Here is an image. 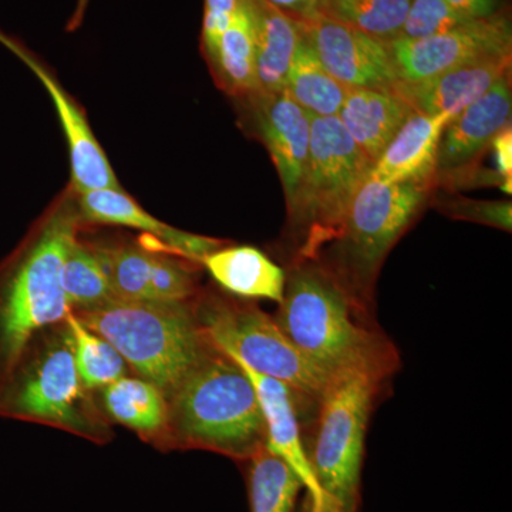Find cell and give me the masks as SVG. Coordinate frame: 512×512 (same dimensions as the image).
I'll return each mask as SVG.
<instances>
[{
    "instance_id": "cell-28",
    "label": "cell",
    "mask_w": 512,
    "mask_h": 512,
    "mask_svg": "<svg viewBox=\"0 0 512 512\" xmlns=\"http://www.w3.org/2000/svg\"><path fill=\"white\" fill-rule=\"evenodd\" d=\"M247 464L251 512H296L303 485L284 460L264 446Z\"/></svg>"
},
{
    "instance_id": "cell-8",
    "label": "cell",
    "mask_w": 512,
    "mask_h": 512,
    "mask_svg": "<svg viewBox=\"0 0 512 512\" xmlns=\"http://www.w3.org/2000/svg\"><path fill=\"white\" fill-rule=\"evenodd\" d=\"M338 117H312L308 165L289 220L302 261H315L340 232L353 198L372 170Z\"/></svg>"
},
{
    "instance_id": "cell-35",
    "label": "cell",
    "mask_w": 512,
    "mask_h": 512,
    "mask_svg": "<svg viewBox=\"0 0 512 512\" xmlns=\"http://www.w3.org/2000/svg\"><path fill=\"white\" fill-rule=\"evenodd\" d=\"M269 2L274 3L292 18H299L312 9L315 0H269Z\"/></svg>"
},
{
    "instance_id": "cell-22",
    "label": "cell",
    "mask_w": 512,
    "mask_h": 512,
    "mask_svg": "<svg viewBox=\"0 0 512 512\" xmlns=\"http://www.w3.org/2000/svg\"><path fill=\"white\" fill-rule=\"evenodd\" d=\"M202 265L225 291L244 299L284 298L286 274L258 248L222 247L205 256Z\"/></svg>"
},
{
    "instance_id": "cell-10",
    "label": "cell",
    "mask_w": 512,
    "mask_h": 512,
    "mask_svg": "<svg viewBox=\"0 0 512 512\" xmlns=\"http://www.w3.org/2000/svg\"><path fill=\"white\" fill-rule=\"evenodd\" d=\"M399 82L416 83L491 57L511 56V23L504 15L470 20L441 35L386 43Z\"/></svg>"
},
{
    "instance_id": "cell-37",
    "label": "cell",
    "mask_w": 512,
    "mask_h": 512,
    "mask_svg": "<svg viewBox=\"0 0 512 512\" xmlns=\"http://www.w3.org/2000/svg\"><path fill=\"white\" fill-rule=\"evenodd\" d=\"M299 512H346L335 500L329 497V495H325V501H323L322 507L318 508V510H313L309 501L305 498V503H303V507Z\"/></svg>"
},
{
    "instance_id": "cell-12",
    "label": "cell",
    "mask_w": 512,
    "mask_h": 512,
    "mask_svg": "<svg viewBox=\"0 0 512 512\" xmlns=\"http://www.w3.org/2000/svg\"><path fill=\"white\" fill-rule=\"evenodd\" d=\"M0 43L32 70L52 97L53 106L62 123L64 137L69 147L74 194L104 190V188H121L109 158L89 126V121L72 97L63 89L62 84L57 82L56 77L47 70L45 64L40 62L20 40L0 30Z\"/></svg>"
},
{
    "instance_id": "cell-6",
    "label": "cell",
    "mask_w": 512,
    "mask_h": 512,
    "mask_svg": "<svg viewBox=\"0 0 512 512\" xmlns=\"http://www.w3.org/2000/svg\"><path fill=\"white\" fill-rule=\"evenodd\" d=\"M387 379L350 369L328 377L315 409L309 463L323 493L346 512L359 511L370 414Z\"/></svg>"
},
{
    "instance_id": "cell-23",
    "label": "cell",
    "mask_w": 512,
    "mask_h": 512,
    "mask_svg": "<svg viewBox=\"0 0 512 512\" xmlns=\"http://www.w3.org/2000/svg\"><path fill=\"white\" fill-rule=\"evenodd\" d=\"M205 59L224 92L245 99L258 93L254 35L245 0H241L237 15L222 33L214 52Z\"/></svg>"
},
{
    "instance_id": "cell-18",
    "label": "cell",
    "mask_w": 512,
    "mask_h": 512,
    "mask_svg": "<svg viewBox=\"0 0 512 512\" xmlns=\"http://www.w3.org/2000/svg\"><path fill=\"white\" fill-rule=\"evenodd\" d=\"M451 120L447 114L427 116L413 111L372 165L369 177L383 183L430 184L436 175L441 136Z\"/></svg>"
},
{
    "instance_id": "cell-14",
    "label": "cell",
    "mask_w": 512,
    "mask_h": 512,
    "mask_svg": "<svg viewBox=\"0 0 512 512\" xmlns=\"http://www.w3.org/2000/svg\"><path fill=\"white\" fill-rule=\"evenodd\" d=\"M74 195L80 218L86 224L138 229L157 241L158 251L163 249L164 254L177 256L192 264L202 265L205 256L227 244L221 239L191 234L157 220L121 188H104Z\"/></svg>"
},
{
    "instance_id": "cell-17",
    "label": "cell",
    "mask_w": 512,
    "mask_h": 512,
    "mask_svg": "<svg viewBox=\"0 0 512 512\" xmlns=\"http://www.w3.org/2000/svg\"><path fill=\"white\" fill-rule=\"evenodd\" d=\"M511 106L510 74H507L444 128L437 151L436 175L457 173L473 163L510 124Z\"/></svg>"
},
{
    "instance_id": "cell-9",
    "label": "cell",
    "mask_w": 512,
    "mask_h": 512,
    "mask_svg": "<svg viewBox=\"0 0 512 512\" xmlns=\"http://www.w3.org/2000/svg\"><path fill=\"white\" fill-rule=\"evenodd\" d=\"M195 315L205 336L235 362L288 386L299 414L315 410L326 377L306 362L289 342L275 319L254 303L200 292L194 299Z\"/></svg>"
},
{
    "instance_id": "cell-2",
    "label": "cell",
    "mask_w": 512,
    "mask_h": 512,
    "mask_svg": "<svg viewBox=\"0 0 512 512\" xmlns=\"http://www.w3.org/2000/svg\"><path fill=\"white\" fill-rule=\"evenodd\" d=\"M165 400V453L204 450L247 463L266 446L265 421L251 380L215 346Z\"/></svg>"
},
{
    "instance_id": "cell-24",
    "label": "cell",
    "mask_w": 512,
    "mask_h": 512,
    "mask_svg": "<svg viewBox=\"0 0 512 512\" xmlns=\"http://www.w3.org/2000/svg\"><path fill=\"white\" fill-rule=\"evenodd\" d=\"M350 90L322 66L315 50L299 32L298 45L286 77L285 92L309 116L335 117Z\"/></svg>"
},
{
    "instance_id": "cell-31",
    "label": "cell",
    "mask_w": 512,
    "mask_h": 512,
    "mask_svg": "<svg viewBox=\"0 0 512 512\" xmlns=\"http://www.w3.org/2000/svg\"><path fill=\"white\" fill-rule=\"evenodd\" d=\"M441 211L454 220L477 222L488 227L511 232L512 205L510 201H474L457 198L441 202Z\"/></svg>"
},
{
    "instance_id": "cell-36",
    "label": "cell",
    "mask_w": 512,
    "mask_h": 512,
    "mask_svg": "<svg viewBox=\"0 0 512 512\" xmlns=\"http://www.w3.org/2000/svg\"><path fill=\"white\" fill-rule=\"evenodd\" d=\"M89 2L90 0H77L73 15L70 16L69 23H67V32H74V30H77L82 26Z\"/></svg>"
},
{
    "instance_id": "cell-25",
    "label": "cell",
    "mask_w": 512,
    "mask_h": 512,
    "mask_svg": "<svg viewBox=\"0 0 512 512\" xmlns=\"http://www.w3.org/2000/svg\"><path fill=\"white\" fill-rule=\"evenodd\" d=\"M93 247L104 266L117 301L157 302V275L163 254L134 244Z\"/></svg>"
},
{
    "instance_id": "cell-32",
    "label": "cell",
    "mask_w": 512,
    "mask_h": 512,
    "mask_svg": "<svg viewBox=\"0 0 512 512\" xmlns=\"http://www.w3.org/2000/svg\"><path fill=\"white\" fill-rule=\"evenodd\" d=\"M241 0H204L201 50L205 57L211 55L218 40L237 15Z\"/></svg>"
},
{
    "instance_id": "cell-11",
    "label": "cell",
    "mask_w": 512,
    "mask_h": 512,
    "mask_svg": "<svg viewBox=\"0 0 512 512\" xmlns=\"http://www.w3.org/2000/svg\"><path fill=\"white\" fill-rule=\"evenodd\" d=\"M292 19L322 66L350 89L392 92L399 82L386 43L313 10Z\"/></svg>"
},
{
    "instance_id": "cell-19",
    "label": "cell",
    "mask_w": 512,
    "mask_h": 512,
    "mask_svg": "<svg viewBox=\"0 0 512 512\" xmlns=\"http://www.w3.org/2000/svg\"><path fill=\"white\" fill-rule=\"evenodd\" d=\"M254 35L258 93L285 92L299 30L295 20L269 0H245Z\"/></svg>"
},
{
    "instance_id": "cell-3",
    "label": "cell",
    "mask_w": 512,
    "mask_h": 512,
    "mask_svg": "<svg viewBox=\"0 0 512 512\" xmlns=\"http://www.w3.org/2000/svg\"><path fill=\"white\" fill-rule=\"evenodd\" d=\"M82 225L76 201H63L0 264V389L33 336L70 312L62 266Z\"/></svg>"
},
{
    "instance_id": "cell-20",
    "label": "cell",
    "mask_w": 512,
    "mask_h": 512,
    "mask_svg": "<svg viewBox=\"0 0 512 512\" xmlns=\"http://www.w3.org/2000/svg\"><path fill=\"white\" fill-rule=\"evenodd\" d=\"M413 111L393 92L352 89L336 117L360 150L375 164Z\"/></svg>"
},
{
    "instance_id": "cell-34",
    "label": "cell",
    "mask_w": 512,
    "mask_h": 512,
    "mask_svg": "<svg viewBox=\"0 0 512 512\" xmlns=\"http://www.w3.org/2000/svg\"><path fill=\"white\" fill-rule=\"evenodd\" d=\"M451 8L468 19H488L498 15L500 0H446Z\"/></svg>"
},
{
    "instance_id": "cell-13",
    "label": "cell",
    "mask_w": 512,
    "mask_h": 512,
    "mask_svg": "<svg viewBox=\"0 0 512 512\" xmlns=\"http://www.w3.org/2000/svg\"><path fill=\"white\" fill-rule=\"evenodd\" d=\"M248 100L256 133L274 160L291 211L308 165L312 117L286 92L256 93Z\"/></svg>"
},
{
    "instance_id": "cell-33",
    "label": "cell",
    "mask_w": 512,
    "mask_h": 512,
    "mask_svg": "<svg viewBox=\"0 0 512 512\" xmlns=\"http://www.w3.org/2000/svg\"><path fill=\"white\" fill-rule=\"evenodd\" d=\"M497 175L501 180V188L511 194L512 185V130L511 124L505 126L500 133L491 140Z\"/></svg>"
},
{
    "instance_id": "cell-26",
    "label": "cell",
    "mask_w": 512,
    "mask_h": 512,
    "mask_svg": "<svg viewBox=\"0 0 512 512\" xmlns=\"http://www.w3.org/2000/svg\"><path fill=\"white\" fill-rule=\"evenodd\" d=\"M62 285L70 311L82 312L117 301L92 244L73 239L62 266Z\"/></svg>"
},
{
    "instance_id": "cell-7",
    "label": "cell",
    "mask_w": 512,
    "mask_h": 512,
    "mask_svg": "<svg viewBox=\"0 0 512 512\" xmlns=\"http://www.w3.org/2000/svg\"><path fill=\"white\" fill-rule=\"evenodd\" d=\"M430 184L383 183L367 177L319 262L360 305L372 311L373 286L384 259L429 197Z\"/></svg>"
},
{
    "instance_id": "cell-15",
    "label": "cell",
    "mask_w": 512,
    "mask_h": 512,
    "mask_svg": "<svg viewBox=\"0 0 512 512\" xmlns=\"http://www.w3.org/2000/svg\"><path fill=\"white\" fill-rule=\"evenodd\" d=\"M235 363L241 366L254 386L265 421L266 447L291 467L308 493L306 500L309 501L313 510H318L322 507L326 494L323 493L309 463L308 453L302 440L295 397L288 386L279 380L261 375L242 363Z\"/></svg>"
},
{
    "instance_id": "cell-30",
    "label": "cell",
    "mask_w": 512,
    "mask_h": 512,
    "mask_svg": "<svg viewBox=\"0 0 512 512\" xmlns=\"http://www.w3.org/2000/svg\"><path fill=\"white\" fill-rule=\"evenodd\" d=\"M466 16L451 8L446 0H412L402 32L403 39H424L441 35L470 22Z\"/></svg>"
},
{
    "instance_id": "cell-29",
    "label": "cell",
    "mask_w": 512,
    "mask_h": 512,
    "mask_svg": "<svg viewBox=\"0 0 512 512\" xmlns=\"http://www.w3.org/2000/svg\"><path fill=\"white\" fill-rule=\"evenodd\" d=\"M72 335L74 362L80 379L96 392L126 376L127 363L117 349L80 322L72 311L64 319Z\"/></svg>"
},
{
    "instance_id": "cell-1",
    "label": "cell",
    "mask_w": 512,
    "mask_h": 512,
    "mask_svg": "<svg viewBox=\"0 0 512 512\" xmlns=\"http://www.w3.org/2000/svg\"><path fill=\"white\" fill-rule=\"evenodd\" d=\"M276 325L323 377L360 369L390 379L400 366L392 340L325 266L301 261L286 278Z\"/></svg>"
},
{
    "instance_id": "cell-5",
    "label": "cell",
    "mask_w": 512,
    "mask_h": 512,
    "mask_svg": "<svg viewBox=\"0 0 512 512\" xmlns=\"http://www.w3.org/2000/svg\"><path fill=\"white\" fill-rule=\"evenodd\" d=\"M73 313L83 325L109 340L131 370L157 386L164 396L214 348L195 315L194 299L114 301Z\"/></svg>"
},
{
    "instance_id": "cell-4",
    "label": "cell",
    "mask_w": 512,
    "mask_h": 512,
    "mask_svg": "<svg viewBox=\"0 0 512 512\" xmlns=\"http://www.w3.org/2000/svg\"><path fill=\"white\" fill-rule=\"evenodd\" d=\"M0 417L45 424L92 443L114 439L96 392L77 372L66 322L39 330L0 389Z\"/></svg>"
},
{
    "instance_id": "cell-27",
    "label": "cell",
    "mask_w": 512,
    "mask_h": 512,
    "mask_svg": "<svg viewBox=\"0 0 512 512\" xmlns=\"http://www.w3.org/2000/svg\"><path fill=\"white\" fill-rule=\"evenodd\" d=\"M410 3L412 0H315L311 10L387 43L400 36Z\"/></svg>"
},
{
    "instance_id": "cell-21",
    "label": "cell",
    "mask_w": 512,
    "mask_h": 512,
    "mask_svg": "<svg viewBox=\"0 0 512 512\" xmlns=\"http://www.w3.org/2000/svg\"><path fill=\"white\" fill-rule=\"evenodd\" d=\"M96 393L111 423L133 430L141 440L165 453L167 400L157 386L138 376H123Z\"/></svg>"
},
{
    "instance_id": "cell-16",
    "label": "cell",
    "mask_w": 512,
    "mask_h": 512,
    "mask_svg": "<svg viewBox=\"0 0 512 512\" xmlns=\"http://www.w3.org/2000/svg\"><path fill=\"white\" fill-rule=\"evenodd\" d=\"M511 56L463 64L416 83L397 82L392 92L417 113L456 117L510 74Z\"/></svg>"
}]
</instances>
